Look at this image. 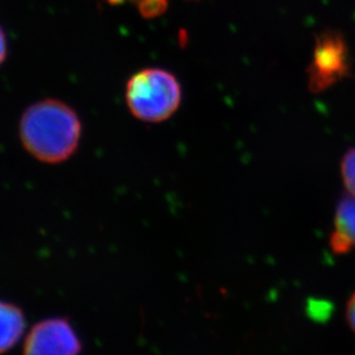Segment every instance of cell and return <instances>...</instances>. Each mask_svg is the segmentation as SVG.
Here are the masks:
<instances>
[{"label":"cell","instance_id":"obj_1","mask_svg":"<svg viewBox=\"0 0 355 355\" xmlns=\"http://www.w3.org/2000/svg\"><path fill=\"white\" fill-rule=\"evenodd\" d=\"M81 132L76 111L57 99L35 103L21 118L20 137L24 149L48 164L69 159L78 149Z\"/></svg>","mask_w":355,"mask_h":355},{"label":"cell","instance_id":"obj_2","mask_svg":"<svg viewBox=\"0 0 355 355\" xmlns=\"http://www.w3.org/2000/svg\"><path fill=\"white\" fill-rule=\"evenodd\" d=\"M125 98L135 118L161 123L180 105L181 87L177 78L165 69H142L128 80Z\"/></svg>","mask_w":355,"mask_h":355},{"label":"cell","instance_id":"obj_3","mask_svg":"<svg viewBox=\"0 0 355 355\" xmlns=\"http://www.w3.org/2000/svg\"><path fill=\"white\" fill-rule=\"evenodd\" d=\"M349 72V49L344 38L336 33L320 36L308 67V85L311 92L327 90L344 79Z\"/></svg>","mask_w":355,"mask_h":355},{"label":"cell","instance_id":"obj_4","mask_svg":"<svg viewBox=\"0 0 355 355\" xmlns=\"http://www.w3.org/2000/svg\"><path fill=\"white\" fill-rule=\"evenodd\" d=\"M80 343L65 318H49L31 329L24 342V355H79Z\"/></svg>","mask_w":355,"mask_h":355},{"label":"cell","instance_id":"obj_5","mask_svg":"<svg viewBox=\"0 0 355 355\" xmlns=\"http://www.w3.org/2000/svg\"><path fill=\"white\" fill-rule=\"evenodd\" d=\"M330 246L336 254L349 253L355 248V196L353 195L345 196L338 202Z\"/></svg>","mask_w":355,"mask_h":355},{"label":"cell","instance_id":"obj_6","mask_svg":"<svg viewBox=\"0 0 355 355\" xmlns=\"http://www.w3.org/2000/svg\"><path fill=\"white\" fill-rule=\"evenodd\" d=\"M26 329V318L20 308L0 301V353L17 345Z\"/></svg>","mask_w":355,"mask_h":355},{"label":"cell","instance_id":"obj_7","mask_svg":"<svg viewBox=\"0 0 355 355\" xmlns=\"http://www.w3.org/2000/svg\"><path fill=\"white\" fill-rule=\"evenodd\" d=\"M342 177L349 194L355 196V148L346 153L342 161Z\"/></svg>","mask_w":355,"mask_h":355},{"label":"cell","instance_id":"obj_8","mask_svg":"<svg viewBox=\"0 0 355 355\" xmlns=\"http://www.w3.org/2000/svg\"><path fill=\"white\" fill-rule=\"evenodd\" d=\"M111 3H119L123 0H109ZM137 1L141 13L144 17H156L166 8V0H134Z\"/></svg>","mask_w":355,"mask_h":355},{"label":"cell","instance_id":"obj_9","mask_svg":"<svg viewBox=\"0 0 355 355\" xmlns=\"http://www.w3.org/2000/svg\"><path fill=\"white\" fill-rule=\"evenodd\" d=\"M346 320L349 323V327L352 329L353 332L355 334V292L353 293L352 297L347 302V307H346Z\"/></svg>","mask_w":355,"mask_h":355},{"label":"cell","instance_id":"obj_10","mask_svg":"<svg viewBox=\"0 0 355 355\" xmlns=\"http://www.w3.org/2000/svg\"><path fill=\"white\" fill-rule=\"evenodd\" d=\"M7 55V41L6 36L3 34V29L0 28V65L6 59Z\"/></svg>","mask_w":355,"mask_h":355}]
</instances>
